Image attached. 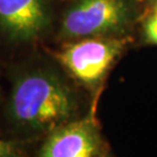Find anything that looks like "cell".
I'll use <instances>...</instances> for the list:
<instances>
[{"label": "cell", "mask_w": 157, "mask_h": 157, "mask_svg": "<svg viewBox=\"0 0 157 157\" xmlns=\"http://www.w3.org/2000/svg\"><path fill=\"white\" fill-rule=\"evenodd\" d=\"M76 101L63 80L48 71H32L13 83L8 115L18 128L36 133H51L68 123Z\"/></svg>", "instance_id": "1"}, {"label": "cell", "mask_w": 157, "mask_h": 157, "mask_svg": "<svg viewBox=\"0 0 157 157\" xmlns=\"http://www.w3.org/2000/svg\"><path fill=\"white\" fill-rule=\"evenodd\" d=\"M127 18L124 0H78L66 12L62 33L71 38L102 35L122 28Z\"/></svg>", "instance_id": "2"}, {"label": "cell", "mask_w": 157, "mask_h": 157, "mask_svg": "<svg viewBox=\"0 0 157 157\" xmlns=\"http://www.w3.org/2000/svg\"><path fill=\"white\" fill-rule=\"evenodd\" d=\"M124 45L120 40H84L67 46L58 59L74 77L93 84L105 74Z\"/></svg>", "instance_id": "3"}, {"label": "cell", "mask_w": 157, "mask_h": 157, "mask_svg": "<svg viewBox=\"0 0 157 157\" xmlns=\"http://www.w3.org/2000/svg\"><path fill=\"white\" fill-rule=\"evenodd\" d=\"M49 23L47 0H0V29L11 41L38 38Z\"/></svg>", "instance_id": "4"}, {"label": "cell", "mask_w": 157, "mask_h": 157, "mask_svg": "<svg viewBox=\"0 0 157 157\" xmlns=\"http://www.w3.org/2000/svg\"><path fill=\"white\" fill-rule=\"evenodd\" d=\"M101 136L91 119L68 122L49 134L39 157H99Z\"/></svg>", "instance_id": "5"}, {"label": "cell", "mask_w": 157, "mask_h": 157, "mask_svg": "<svg viewBox=\"0 0 157 157\" xmlns=\"http://www.w3.org/2000/svg\"><path fill=\"white\" fill-rule=\"evenodd\" d=\"M144 31L147 41L157 45V9L147 18Z\"/></svg>", "instance_id": "6"}, {"label": "cell", "mask_w": 157, "mask_h": 157, "mask_svg": "<svg viewBox=\"0 0 157 157\" xmlns=\"http://www.w3.org/2000/svg\"><path fill=\"white\" fill-rule=\"evenodd\" d=\"M14 153V146L12 143L0 139V157H4Z\"/></svg>", "instance_id": "7"}, {"label": "cell", "mask_w": 157, "mask_h": 157, "mask_svg": "<svg viewBox=\"0 0 157 157\" xmlns=\"http://www.w3.org/2000/svg\"><path fill=\"white\" fill-rule=\"evenodd\" d=\"M4 157H19L15 154V153H13V154H10V155H7V156H4Z\"/></svg>", "instance_id": "8"}]
</instances>
